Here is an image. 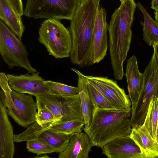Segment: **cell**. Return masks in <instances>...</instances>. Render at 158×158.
I'll return each mask as SVG.
<instances>
[{"label": "cell", "instance_id": "cell-18", "mask_svg": "<svg viewBox=\"0 0 158 158\" xmlns=\"http://www.w3.org/2000/svg\"><path fill=\"white\" fill-rule=\"evenodd\" d=\"M69 134L55 132L48 129L38 133L32 139L38 138L53 148L56 152L60 153L67 148L69 142Z\"/></svg>", "mask_w": 158, "mask_h": 158}, {"label": "cell", "instance_id": "cell-20", "mask_svg": "<svg viewBox=\"0 0 158 158\" xmlns=\"http://www.w3.org/2000/svg\"><path fill=\"white\" fill-rule=\"evenodd\" d=\"M84 125V122L72 120L58 123L50 127H48L46 125L43 126H40L39 131L49 129L53 131L69 134L70 136L82 132Z\"/></svg>", "mask_w": 158, "mask_h": 158}, {"label": "cell", "instance_id": "cell-9", "mask_svg": "<svg viewBox=\"0 0 158 158\" xmlns=\"http://www.w3.org/2000/svg\"><path fill=\"white\" fill-rule=\"evenodd\" d=\"M104 8H100L93 28L90 61L91 65L102 61L106 55L108 49L107 31L108 25Z\"/></svg>", "mask_w": 158, "mask_h": 158}, {"label": "cell", "instance_id": "cell-17", "mask_svg": "<svg viewBox=\"0 0 158 158\" xmlns=\"http://www.w3.org/2000/svg\"><path fill=\"white\" fill-rule=\"evenodd\" d=\"M71 70L78 77L77 87L79 91L82 111L85 122L84 128L89 126L92 120L93 106L89 96L88 82L85 75L77 69L72 68Z\"/></svg>", "mask_w": 158, "mask_h": 158}, {"label": "cell", "instance_id": "cell-26", "mask_svg": "<svg viewBox=\"0 0 158 158\" xmlns=\"http://www.w3.org/2000/svg\"><path fill=\"white\" fill-rule=\"evenodd\" d=\"M16 12L20 16L24 15L22 0H8Z\"/></svg>", "mask_w": 158, "mask_h": 158}, {"label": "cell", "instance_id": "cell-3", "mask_svg": "<svg viewBox=\"0 0 158 158\" xmlns=\"http://www.w3.org/2000/svg\"><path fill=\"white\" fill-rule=\"evenodd\" d=\"M0 85L5 98L7 113L19 125L27 127L36 122V102L32 95L18 93L9 86L6 74L0 73Z\"/></svg>", "mask_w": 158, "mask_h": 158}, {"label": "cell", "instance_id": "cell-28", "mask_svg": "<svg viewBox=\"0 0 158 158\" xmlns=\"http://www.w3.org/2000/svg\"><path fill=\"white\" fill-rule=\"evenodd\" d=\"M151 8L155 10L158 7V0H152Z\"/></svg>", "mask_w": 158, "mask_h": 158}, {"label": "cell", "instance_id": "cell-12", "mask_svg": "<svg viewBox=\"0 0 158 158\" xmlns=\"http://www.w3.org/2000/svg\"><path fill=\"white\" fill-rule=\"evenodd\" d=\"M6 106L0 101V158H12L15 152L14 135Z\"/></svg>", "mask_w": 158, "mask_h": 158}, {"label": "cell", "instance_id": "cell-19", "mask_svg": "<svg viewBox=\"0 0 158 158\" xmlns=\"http://www.w3.org/2000/svg\"><path fill=\"white\" fill-rule=\"evenodd\" d=\"M136 6L141 11L143 21H140L142 26L143 40L149 46L158 43V24L153 20L141 4L138 2Z\"/></svg>", "mask_w": 158, "mask_h": 158}, {"label": "cell", "instance_id": "cell-25", "mask_svg": "<svg viewBox=\"0 0 158 158\" xmlns=\"http://www.w3.org/2000/svg\"><path fill=\"white\" fill-rule=\"evenodd\" d=\"M38 112L35 116L36 121L40 125L51 122H56L55 116L49 109L45 107L37 109Z\"/></svg>", "mask_w": 158, "mask_h": 158}, {"label": "cell", "instance_id": "cell-11", "mask_svg": "<svg viewBox=\"0 0 158 158\" xmlns=\"http://www.w3.org/2000/svg\"><path fill=\"white\" fill-rule=\"evenodd\" d=\"M101 149L108 158H147L129 135L115 138Z\"/></svg>", "mask_w": 158, "mask_h": 158}, {"label": "cell", "instance_id": "cell-6", "mask_svg": "<svg viewBox=\"0 0 158 158\" xmlns=\"http://www.w3.org/2000/svg\"><path fill=\"white\" fill-rule=\"evenodd\" d=\"M81 0H27L24 15L35 19L71 20Z\"/></svg>", "mask_w": 158, "mask_h": 158}, {"label": "cell", "instance_id": "cell-22", "mask_svg": "<svg viewBox=\"0 0 158 158\" xmlns=\"http://www.w3.org/2000/svg\"><path fill=\"white\" fill-rule=\"evenodd\" d=\"M44 83L50 89L52 94L64 97H72L79 94L78 87L69 86L50 80H45Z\"/></svg>", "mask_w": 158, "mask_h": 158}, {"label": "cell", "instance_id": "cell-30", "mask_svg": "<svg viewBox=\"0 0 158 158\" xmlns=\"http://www.w3.org/2000/svg\"><path fill=\"white\" fill-rule=\"evenodd\" d=\"M156 140L157 141L158 143V122H157V129H156Z\"/></svg>", "mask_w": 158, "mask_h": 158}, {"label": "cell", "instance_id": "cell-5", "mask_svg": "<svg viewBox=\"0 0 158 158\" xmlns=\"http://www.w3.org/2000/svg\"><path fill=\"white\" fill-rule=\"evenodd\" d=\"M35 97L37 109L45 107L49 109L57 123L75 120L84 122L79 94L72 97L51 94Z\"/></svg>", "mask_w": 158, "mask_h": 158}, {"label": "cell", "instance_id": "cell-4", "mask_svg": "<svg viewBox=\"0 0 158 158\" xmlns=\"http://www.w3.org/2000/svg\"><path fill=\"white\" fill-rule=\"evenodd\" d=\"M39 41L46 48L48 55L56 59L69 57L72 40L69 29L59 20L48 19L41 24Z\"/></svg>", "mask_w": 158, "mask_h": 158}, {"label": "cell", "instance_id": "cell-24", "mask_svg": "<svg viewBox=\"0 0 158 158\" xmlns=\"http://www.w3.org/2000/svg\"><path fill=\"white\" fill-rule=\"evenodd\" d=\"M88 88L89 96L93 107L102 109L113 108L108 100L88 82Z\"/></svg>", "mask_w": 158, "mask_h": 158}, {"label": "cell", "instance_id": "cell-21", "mask_svg": "<svg viewBox=\"0 0 158 158\" xmlns=\"http://www.w3.org/2000/svg\"><path fill=\"white\" fill-rule=\"evenodd\" d=\"M158 120V98L155 96L152 98L143 125L150 134L156 139V135Z\"/></svg>", "mask_w": 158, "mask_h": 158}, {"label": "cell", "instance_id": "cell-7", "mask_svg": "<svg viewBox=\"0 0 158 158\" xmlns=\"http://www.w3.org/2000/svg\"><path fill=\"white\" fill-rule=\"evenodd\" d=\"M0 53L9 69L22 67L28 73L37 72L31 64L26 47L5 25L0 21Z\"/></svg>", "mask_w": 158, "mask_h": 158}, {"label": "cell", "instance_id": "cell-15", "mask_svg": "<svg viewBox=\"0 0 158 158\" xmlns=\"http://www.w3.org/2000/svg\"><path fill=\"white\" fill-rule=\"evenodd\" d=\"M129 135L147 158L158 157V143L143 125L132 127Z\"/></svg>", "mask_w": 158, "mask_h": 158}, {"label": "cell", "instance_id": "cell-13", "mask_svg": "<svg viewBox=\"0 0 158 158\" xmlns=\"http://www.w3.org/2000/svg\"><path fill=\"white\" fill-rule=\"evenodd\" d=\"M125 76L131 109L135 106L143 88L144 77L140 72L136 56L133 55L127 60Z\"/></svg>", "mask_w": 158, "mask_h": 158}, {"label": "cell", "instance_id": "cell-16", "mask_svg": "<svg viewBox=\"0 0 158 158\" xmlns=\"http://www.w3.org/2000/svg\"><path fill=\"white\" fill-rule=\"evenodd\" d=\"M21 16L8 0H0V19L10 30L21 40L25 27Z\"/></svg>", "mask_w": 158, "mask_h": 158}, {"label": "cell", "instance_id": "cell-2", "mask_svg": "<svg viewBox=\"0 0 158 158\" xmlns=\"http://www.w3.org/2000/svg\"><path fill=\"white\" fill-rule=\"evenodd\" d=\"M131 109H102L93 107L92 120L87 128H84L94 146L102 148L115 138L129 135L131 129Z\"/></svg>", "mask_w": 158, "mask_h": 158}, {"label": "cell", "instance_id": "cell-10", "mask_svg": "<svg viewBox=\"0 0 158 158\" xmlns=\"http://www.w3.org/2000/svg\"><path fill=\"white\" fill-rule=\"evenodd\" d=\"M39 72L19 75L6 74L11 89L20 93L35 96L51 94L50 89L44 83L45 80Z\"/></svg>", "mask_w": 158, "mask_h": 158}, {"label": "cell", "instance_id": "cell-14", "mask_svg": "<svg viewBox=\"0 0 158 158\" xmlns=\"http://www.w3.org/2000/svg\"><path fill=\"white\" fill-rule=\"evenodd\" d=\"M94 146L85 132L70 135L68 146L59 153V158H89V154Z\"/></svg>", "mask_w": 158, "mask_h": 158}, {"label": "cell", "instance_id": "cell-29", "mask_svg": "<svg viewBox=\"0 0 158 158\" xmlns=\"http://www.w3.org/2000/svg\"><path fill=\"white\" fill-rule=\"evenodd\" d=\"M154 12L155 21L158 24V7L155 10Z\"/></svg>", "mask_w": 158, "mask_h": 158}, {"label": "cell", "instance_id": "cell-8", "mask_svg": "<svg viewBox=\"0 0 158 158\" xmlns=\"http://www.w3.org/2000/svg\"><path fill=\"white\" fill-rule=\"evenodd\" d=\"M87 82L94 87L110 102L114 109H131V100L124 89L115 81L107 77L85 76Z\"/></svg>", "mask_w": 158, "mask_h": 158}, {"label": "cell", "instance_id": "cell-27", "mask_svg": "<svg viewBox=\"0 0 158 158\" xmlns=\"http://www.w3.org/2000/svg\"><path fill=\"white\" fill-rule=\"evenodd\" d=\"M154 53L155 54L158 60V43H156L153 46Z\"/></svg>", "mask_w": 158, "mask_h": 158}, {"label": "cell", "instance_id": "cell-23", "mask_svg": "<svg viewBox=\"0 0 158 158\" xmlns=\"http://www.w3.org/2000/svg\"><path fill=\"white\" fill-rule=\"evenodd\" d=\"M26 148L29 152L37 155L56 152L55 149L51 146L38 138L27 141Z\"/></svg>", "mask_w": 158, "mask_h": 158}, {"label": "cell", "instance_id": "cell-1", "mask_svg": "<svg viewBox=\"0 0 158 158\" xmlns=\"http://www.w3.org/2000/svg\"><path fill=\"white\" fill-rule=\"evenodd\" d=\"M100 0H81L77 7L69 30L72 46L69 58L80 67L91 65L90 55L93 31L100 8Z\"/></svg>", "mask_w": 158, "mask_h": 158}]
</instances>
